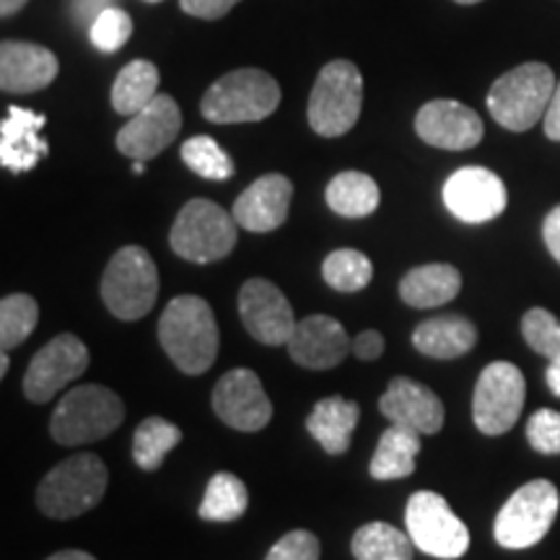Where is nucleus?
Listing matches in <instances>:
<instances>
[{
	"instance_id": "obj_1",
	"label": "nucleus",
	"mask_w": 560,
	"mask_h": 560,
	"mask_svg": "<svg viewBox=\"0 0 560 560\" xmlns=\"http://www.w3.org/2000/svg\"><path fill=\"white\" fill-rule=\"evenodd\" d=\"M159 342L182 374L200 376L219 355V325L200 296H177L159 319Z\"/></svg>"
},
{
	"instance_id": "obj_2",
	"label": "nucleus",
	"mask_w": 560,
	"mask_h": 560,
	"mask_svg": "<svg viewBox=\"0 0 560 560\" xmlns=\"http://www.w3.org/2000/svg\"><path fill=\"white\" fill-rule=\"evenodd\" d=\"M107 482V465L96 454H73L42 478L37 506L50 520H75L104 499Z\"/></svg>"
},
{
	"instance_id": "obj_3",
	"label": "nucleus",
	"mask_w": 560,
	"mask_h": 560,
	"mask_svg": "<svg viewBox=\"0 0 560 560\" xmlns=\"http://www.w3.org/2000/svg\"><path fill=\"white\" fill-rule=\"evenodd\" d=\"M556 75L545 62H522L511 68L488 91L493 120L511 132H524L545 120L556 91Z\"/></svg>"
},
{
	"instance_id": "obj_4",
	"label": "nucleus",
	"mask_w": 560,
	"mask_h": 560,
	"mask_svg": "<svg viewBox=\"0 0 560 560\" xmlns=\"http://www.w3.org/2000/svg\"><path fill=\"white\" fill-rule=\"evenodd\" d=\"M125 405L115 392L102 384H81L58 402L52 412L50 433L62 446H83L102 441L120 429Z\"/></svg>"
},
{
	"instance_id": "obj_5",
	"label": "nucleus",
	"mask_w": 560,
	"mask_h": 560,
	"mask_svg": "<svg viewBox=\"0 0 560 560\" xmlns=\"http://www.w3.org/2000/svg\"><path fill=\"white\" fill-rule=\"evenodd\" d=\"M280 104V86L270 73L242 68L226 73L202 96V117L215 125L260 122Z\"/></svg>"
},
{
	"instance_id": "obj_6",
	"label": "nucleus",
	"mask_w": 560,
	"mask_h": 560,
	"mask_svg": "<svg viewBox=\"0 0 560 560\" xmlns=\"http://www.w3.org/2000/svg\"><path fill=\"white\" fill-rule=\"evenodd\" d=\"M363 107V79L350 60H332L319 70L310 94L312 130L322 138H338L353 130Z\"/></svg>"
},
{
	"instance_id": "obj_7",
	"label": "nucleus",
	"mask_w": 560,
	"mask_h": 560,
	"mask_svg": "<svg viewBox=\"0 0 560 560\" xmlns=\"http://www.w3.org/2000/svg\"><path fill=\"white\" fill-rule=\"evenodd\" d=\"M102 299L117 319H143L159 299V270L149 252L136 244L115 252L102 276Z\"/></svg>"
},
{
	"instance_id": "obj_8",
	"label": "nucleus",
	"mask_w": 560,
	"mask_h": 560,
	"mask_svg": "<svg viewBox=\"0 0 560 560\" xmlns=\"http://www.w3.org/2000/svg\"><path fill=\"white\" fill-rule=\"evenodd\" d=\"M234 213H226L213 200L195 198L187 202L174 221L170 244L182 260L208 265L231 255L236 244Z\"/></svg>"
},
{
	"instance_id": "obj_9",
	"label": "nucleus",
	"mask_w": 560,
	"mask_h": 560,
	"mask_svg": "<svg viewBox=\"0 0 560 560\" xmlns=\"http://www.w3.org/2000/svg\"><path fill=\"white\" fill-rule=\"evenodd\" d=\"M558 488L550 480L524 482L495 516V542L506 550L532 548L550 532L558 516Z\"/></svg>"
},
{
	"instance_id": "obj_10",
	"label": "nucleus",
	"mask_w": 560,
	"mask_h": 560,
	"mask_svg": "<svg viewBox=\"0 0 560 560\" xmlns=\"http://www.w3.org/2000/svg\"><path fill=\"white\" fill-rule=\"evenodd\" d=\"M405 527L412 545L425 556L454 560L470 548V529L454 514L444 495L433 490H418L405 509Z\"/></svg>"
},
{
	"instance_id": "obj_11",
	"label": "nucleus",
	"mask_w": 560,
	"mask_h": 560,
	"mask_svg": "<svg viewBox=\"0 0 560 560\" xmlns=\"http://www.w3.org/2000/svg\"><path fill=\"white\" fill-rule=\"evenodd\" d=\"M527 384L514 363L493 361L482 369L472 395V420L486 436H501L511 431L522 416Z\"/></svg>"
},
{
	"instance_id": "obj_12",
	"label": "nucleus",
	"mask_w": 560,
	"mask_h": 560,
	"mask_svg": "<svg viewBox=\"0 0 560 560\" xmlns=\"http://www.w3.org/2000/svg\"><path fill=\"white\" fill-rule=\"evenodd\" d=\"M89 348L81 338L62 332L45 342L24 374V395L32 402H50L62 387L89 369Z\"/></svg>"
},
{
	"instance_id": "obj_13",
	"label": "nucleus",
	"mask_w": 560,
	"mask_h": 560,
	"mask_svg": "<svg viewBox=\"0 0 560 560\" xmlns=\"http://www.w3.org/2000/svg\"><path fill=\"white\" fill-rule=\"evenodd\" d=\"M506 185L482 166H462L444 182V206L465 223H488L506 210Z\"/></svg>"
},
{
	"instance_id": "obj_14",
	"label": "nucleus",
	"mask_w": 560,
	"mask_h": 560,
	"mask_svg": "<svg viewBox=\"0 0 560 560\" xmlns=\"http://www.w3.org/2000/svg\"><path fill=\"white\" fill-rule=\"evenodd\" d=\"M240 317L247 332L262 346H285L296 330V314L276 283L252 278L240 291Z\"/></svg>"
},
{
	"instance_id": "obj_15",
	"label": "nucleus",
	"mask_w": 560,
	"mask_h": 560,
	"mask_svg": "<svg viewBox=\"0 0 560 560\" xmlns=\"http://www.w3.org/2000/svg\"><path fill=\"white\" fill-rule=\"evenodd\" d=\"M213 410L231 429L255 433L272 420V402L252 369H231L213 387Z\"/></svg>"
},
{
	"instance_id": "obj_16",
	"label": "nucleus",
	"mask_w": 560,
	"mask_h": 560,
	"mask_svg": "<svg viewBox=\"0 0 560 560\" xmlns=\"http://www.w3.org/2000/svg\"><path fill=\"white\" fill-rule=\"evenodd\" d=\"M179 128V104L170 94H159L122 125V130L117 132V151L132 161L156 159L177 140Z\"/></svg>"
},
{
	"instance_id": "obj_17",
	"label": "nucleus",
	"mask_w": 560,
	"mask_h": 560,
	"mask_svg": "<svg viewBox=\"0 0 560 560\" xmlns=\"http://www.w3.org/2000/svg\"><path fill=\"white\" fill-rule=\"evenodd\" d=\"M416 132L423 143L444 151H467L482 140V120L475 109L454 100H433L418 109Z\"/></svg>"
},
{
	"instance_id": "obj_18",
	"label": "nucleus",
	"mask_w": 560,
	"mask_h": 560,
	"mask_svg": "<svg viewBox=\"0 0 560 560\" xmlns=\"http://www.w3.org/2000/svg\"><path fill=\"white\" fill-rule=\"evenodd\" d=\"M289 355L299 366L312 371H327L346 359L353 350V340L348 338L346 327L327 314H312L296 322L291 340L285 342Z\"/></svg>"
},
{
	"instance_id": "obj_19",
	"label": "nucleus",
	"mask_w": 560,
	"mask_h": 560,
	"mask_svg": "<svg viewBox=\"0 0 560 560\" xmlns=\"http://www.w3.org/2000/svg\"><path fill=\"white\" fill-rule=\"evenodd\" d=\"M293 185L283 174H265L234 200V221L252 234H270L289 219Z\"/></svg>"
},
{
	"instance_id": "obj_20",
	"label": "nucleus",
	"mask_w": 560,
	"mask_h": 560,
	"mask_svg": "<svg viewBox=\"0 0 560 560\" xmlns=\"http://www.w3.org/2000/svg\"><path fill=\"white\" fill-rule=\"evenodd\" d=\"M380 410L392 423L418 431L420 436H433L444 425V405L436 392L408 376H397L389 382L380 400Z\"/></svg>"
},
{
	"instance_id": "obj_21",
	"label": "nucleus",
	"mask_w": 560,
	"mask_h": 560,
	"mask_svg": "<svg viewBox=\"0 0 560 560\" xmlns=\"http://www.w3.org/2000/svg\"><path fill=\"white\" fill-rule=\"evenodd\" d=\"M58 70L60 62L47 47L19 39L0 45V89L5 94H34L47 89Z\"/></svg>"
},
{
	"instance_id": "obj_22",
	"label": "nucleus",
	"mask_w": 560,
	"mask_h": 560,
	"mask_svg": "<svg viewBox=\"0 0 560 560\" xmlns=\"http://www.w3.org/2000/svg\"><path fill=\"white\" fill-rule=\"evenodd\" d=\"M47 117L24 107H9L0 125V164L13 174L32 172L47 156V140L42 138Z\"/></svg>"
},
{
	"instance_id": "obj_23",
	"label": "nucleus",
	"mask_w": 560,
	"mask_h": 560,
	"mask_svg": "<svg viewBox=\"0 0 560 560\" xmlns=\"http://www.w3.org/2000/svg\"><path fill=\"white\" fill-rule=\"evenodd\" d=\"M475 342H478V330L462 314L425 319L412 332V346H416L418 353L429 355V359H459V355L470 353Z\"/></svg>"
},
{
	"instance_id": "obj_24",
	"label": "nucleus",
	"mask_w": 560,
	"mask_h": 560,
	"mask_svg": "<svg viewBox=\"0 0 560 560\" xmlns=\"http://www.w3.org/2000/svg\"><path fill=\"white\" fill-rule=\"evenodd\" d=\"M459 291L462 276L450 262L420 265L400 280V296L412 310H436L457 299Z\"/></svg>"
},
{
	"instance_id": "obj_25",
	"label": "nucleus",
	"mask_w": 560,
	"mask_h": 560,
	"mask_svg": "<svg viewBox=\"0 0 560 560\" xmlns=\"http://www.w3.org/2000/svg\"><path fill=\"white\" fill-rule=\"evenodd\" d=\"M361 408L346 397H325L314 405L306 418V431L319 441V446L332 457L346 454L350 450L355 425H359Z\"/></svg>"
},
{
	"instance_id": "obj_26",
	"label": "nucleus",
	"mask_w": 560,
	"mask_h": 560,
	"mask_svg": "<svg viewBox=\"0 0 560 560\" xmlns=\"http://www.w3.org/2000/svg\"><path fill=\"white\" fill-rule=\"evenodd\" d=\"M420 454V433L405 425L392 423L382 433L376 444L374 457H371L369 475L374 480H402L416 472V459Z\"/></svg>"
},
{
	"instance_id": "obj_27",
	"label": "nucleus",
	"mask_w": 560,
	"mask_h": 560,
	"mask_svg": "<svg viewBox=\"0 0 560 560\" xmlns=\"http://www.w3.org/2000/svg\"><path fill=\"white\" fill-rule=\"evenodd\" d=\"M159 68L151 60H132L112 83V107L117 115L132 117L159 96Z\"/></svg>"
},
{
	"instance_id": "obj_28",
	"label": "nucleus",
	"mask_w": 560,
	"mask_h": 560,
	"mask_svg": "<svg viewBox=\"0 0 560 560\" xmlns=\"http://www.w3.org/2000/svg\"><path fill=\"white\" fill-rule=\"evenodd\" d=\"M325 200L342 219H366L380 208V185L363 172H340L327 185Z\"/></svg>"
},
{
	"instance_id": "obj_29",
	"label": "nucleus",
	"mask_w": 560,
	"mask_h": 560,
	"mask_svg": "<svg viewBox=\"0 0 560 560\" xmlns=\"http://www.w3.org/2000/svg\"><path fill=\"white\" fill-rule=\"evenodd\" d=\"M355 560H412L410 535H405L387 522H371L353 535L350 542Z\"/></svg>"
},
{
	"instance_id": "obj_30",
	"label": "nucleus",
	"mask_w": 560,
	"mask_h": 560,
	"mask_svg": "<svg viewBox=\"0 0 560 560\" xmlns=\"http://www.w3.org/2000/svg\"><path fill=\"white\" fill-rule=\"evenodd\" d=\"M179 441L182 431L172 423V420L151 416L138 425L136 436H132V459H136L140 470L156 472L159 467L164 465L166 454H170Z\"/></svg>"
},
{
	"instance_id": "obj_31",
	"label": "nucleus",
	"mask_w": 560,
	"mask_h": 560,
	"mask_svg": "<svg viewBox=\"0 0 560 560\" xmlns=\"http://www.w3.org/2000/svg\"><path fill=\"white\" fill-rule=\"evenodd\" d=\"M249 506L247 486L231 472L213 475L200 503V520L206 522H236Z\"/></svg>"
},
{
	"instance_id": "obj_32",
	"label": "nucleus",
	"mask_w": 560,
	"mask_h": 560,
	"mask_svg": "<svg viewBox=\"0 0 560 560\" xmlns=\"http://www.w3.org/2000/svg\"><path fill=\"white\" fill-rule=\"evenodd\" d=\"M322 278L340 293H359L374 278V265L359 249H335L322 265Z\"/></svg>"
},
{
	"instance_id": "obj_33",
	"label": "nucleus",
	"mask_w": 560,
	"mask_h": 560,
	"mask_svg": "<svg viewBox=\"0 0 560 560\" xmlns=\"http://www.w3.org/2000/svg\"><path fill=\"white\" fill-rule=\"evenodd\" d=\"M39 322L37 301L26 293H11L0 301V346L11 350L34 332Z\"/></svg>"
},
{
	"instance_id": "obj_34",
	"label": "nucleus",
	"mask_w": 560,
	"mask_h": 560,
	"mask_svg": "<svg viewBox=\"0 0 560 560\" xmlns=\"http://www.w3.org/2000/svg\"><path fill=\"white\" fill-rule=\"evenodd\" d=\"M182 161L202 179L223 182L234 174V161L210 136H195L182 143Z\"/></svg>"
},
{
	"instance_id": "obj_35",
	"label": "nucleus",
	"mask_w": 560,
	"mask_h": 560,
	"mask_svg": "<svg viewBox=\"0 0 560 560\" xmlns=\"http://www.w3.org/2000/svg\"><path fill=\"white\" fill-rule=\"evenodd\" d=\"M522 335L527 346L548 359L550 363L560 361V319L548 310H529L522 317Z\"/></svg>"
},
{
	"instance_id": "obj_36",
	"label": "nucleus",
	"mask_w": 560,
	"mask_h": 560,
	"mask_svg": "<svg viewBox=\"0 0 560 560\" xmlns=\"http://www.w3.org/2000/svg\"><path fill=\"white\" fill-rule=\"evenodd\" d=\"M132 34V19L128 16V11L117 9V5H109L104 9L100 16L91 21V45L96 47L100 52H117L128 45Z\"/></svg>"
},
{
	"instance_id": "obj_37",
	"label": "nucleus",
	"mask_w": 560,
	"mask_h": 560,
	"mask_svg": "<svg viewBox=\"0 0 560 560\" xmlns=\"http://www.w3.org/2000/svg\"><path fill=\"white\" fill-rule=\"evenodd\" d=\"M527 439L532 450L540 454H560V412L542 408L527 420Z\"/></svg>"
},
{
	"instance_id": "obj_38",
	"label": "nucleus",
	"mask_w": 560,
	"mask_h": 560,
	"mask_svg": "<svg viewBox=\"0 0 560 560\" xmlns=\"http://www.w3.org/2000/svg\"><path fill=\"white\" fill-rule=\"evenodd\" d=\"M265 560H319L317 535L306 529H293L272 545Z\"/></svg>"
},
{
	"instance_id": "obj_39",
	"label": "nucleus",
	"mask_w": 560,
	"mask_h": 560,
	"mask_svg": "<svg viewBox=\"0 0 560 560\" xmlns=\"http://www.w3.org/2000/svg\"><path fill=\"white\" fill-rule=\"evenodd\" d=\"M236 3H240V0H179L182 11L190 13L195 19H206V21L226 16Z\"/></svg>"
},
{
	"instance_id": "obj_40",
	"label": "nucleus",
	"mask_w": 560,
	"mask_h": 560,
	"mask_svg": "<svg viewBox=\"0 0 560 560\" xmlns=\"http://www.w3.org/2000/svg\"><path fill=\"white\" fill-rule=\"evenodd\" d=\"M353 353L361 361H376L384 353V338L376 330H363L359 338H353Z\"/></svg>"
},
{
	"instance_id": "obj_41",
	"label": "nucleus",
	"mask_w": 560,
	"mask_h": 560,
	"mask_svg": "<svg viewBox=\"0 0 560 560\" xmlns=\"http://www.w3.org/2000/svg\"><path fill=\"white\" fill-rule=\"evenodd\" d=\"M542 240L545 247H548L550 255L556 257V262L560 265V206H556L548 215H545Z\"/></svg>"
},
{
	"instance_id": "obj_42",
	"label": "nucleus",
	"mask_w": 560,
	"mask_h": 560,
	"mask_svg": "<svg viewBox=\"0 0 560 560\" xmlns=\"http://www.w3.org/2000/svg\"><path fill=\"white\" fill-rule=\"evenodd\" d=\"M545 136L550 140H560V81L556 83V91H552V100L548 104V112H545Z\"/></svg>"
},
{
	"instance_id": "obj_43",
	"label": "nucleus",
	"mask_w": 560,
	"mask_h": 560,
	"mask_svg": "<svg viewBox=\"0 0 560 560\" xmlns=\"http://www.w3.org/2000/svg\"><path fill=\"white\" fill-rule=\"evenodd\" d=\"M104 9H109V0H73V11L81 21H94Z\"/></svg>"
},
{
	"instance_id": "obj_44",
	"label": "nucleus",
	"mask_w": 560,
	"mask_h": 560,
	"mask_svg": "<svg viewBox=\"0 0 560 560\" xmlns=\"http://www.w3.org/2000/svg\"><path fill=\"white\" fill-rule=\"evenodd\" d=\"M545 380H548V387L556 397H560V361L550 363L548 371H545Z\"/></svg>"
},
{
	"instance_id": "obj_45",
	"label": "nucleus",
	"mask_w": 560,
	"mask_h": 560,
	"mask_svg": "<svg viewBox=\"0 0 560 560\" xmlns=\"http://www.w3.org/2000/svg\"><path fill=\"white\" fill-rule=\"evenodd\" d=\"M47 560H96V558L89 556V552H83V550H60Z\"/></svg>"
},
{
	"instance_id": "obj_46",
	"label": "nucleus",
	"mask_w": 560,
	"mask_h": 560,
	"mask_svg": "<svg viewBox=\"0 0 560 560\" xmlns=\"http://www.w3.org/2000/svg\"><path fill=\"white\" fill-rule=\"evenodd\" d=\"M30 3V0H0V13H3L5 19L13 16V13H19L24 5Z\"/></svg>"
},
{
	"instance_id": "obj_47",
	"label": "nucleus",
	"mask_w": 560,
	"mask_h": 560,
	"mask_svg": "<svg viewBox=\"0 0 560 560\" xmlns=\"http://www.w3.org/2000/svg\"><path fill=\"white\" fill-rule=\"evenodd\" d=\"M9 363H11V359H9V350H3V353H0V376L9 374Z\"/></svg>"
},
{
	"instance_id": "obj_48",
	"label": "nucleus",
	"mask_w": 560,
	"mask_h": 560,
	"mask_svg": "<svg viewBox=\"0 0 560 560\" xmlns=\"http://www.w3.org/2000/svg\"><path fill=\"white\" fill-rule=\"evenodd\" d=\"M132 172H136V174H143V172H145L143 161H136V164H132Z\"/></svg>"
},
{
	"instance_id": "obj_49",
	"label": "nucleus",
	"mask_w": 560,
	"mask_h": 560,
	"mask_svg": "<svg viewBox=\"0 0 560 560\" xmlns=\"http://www.w3.org/2000/svg\"><path fill=\"white\" fill-rule=\"evenodd\" d=\"M454 3H459V5H475V3H480V0H454Z\"/></svg>"
},
{
	"instance_id": "obj_50",
	"label": "nucleus",
	"mask_w": 560,
	"mask_h": 560,
	"mask_svg": "<svg viewBox=\"0 0 560 560\" xmlns=\"http://www.w3.org/2000/svg\"><path fill=\"white\" fill-rule=\"evenodd\" d=\"M145 3H161V0H145Z\"/></svg>"
}]
</instances>
